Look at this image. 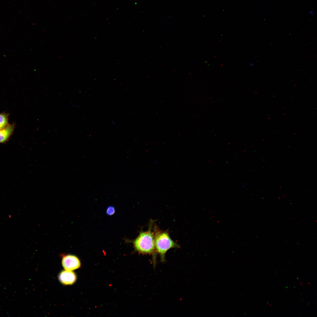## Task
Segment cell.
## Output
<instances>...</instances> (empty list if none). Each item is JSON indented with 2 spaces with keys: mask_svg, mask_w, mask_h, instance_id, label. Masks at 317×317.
I'll list each match as a JSON object with an SVG mask.
<instances>
[{
  "mask_svg": "<svg viewBox=\"0 0 317 317\" xmlns=\"http://www.w3.org/2000/svg\"><path fill=\"white\" fill-rule=\"evenodd\" d=\"M62 264L65 270L72 271L80 268L81 263L79 259L75 255L62 254Z\"/></svg>",
  "mask_w": 317,
  "mask_h": 317,
  "instance_id": "3957f363",
  "label": "cell"
},
{
  "mask_svg": "<svg viewBox=\"0 0 317 317\" xmlns=\"http://www.w3.org/2000/svg\"><path fill=\"white\" fill-rule=\"evenodd\" d=\"M9 115V113H0V130L4 129L9 124L8 123Z\"/></svg>",
  "mask_w": 317,
  "mask_h": 317,
  "instance_id": "8992f818",
  "label": "cell"
},
{
  "mask_svg": "<svg viewBox=\"0 0 317 317\" xmlns=\"http://www.w3.org/2000/svg\"><path fill=\"white\" fill-rule=\"evenodd\" d=\"M59 279L63 284L68 285L74 284L76 281L77 277L75 274L72 271L64 270L59 274Z\"/></svg>",
  "mask_w": 317,
  "mask_h": 317,
  "instance_id": "277c9868",
  "label": "cell"
},
{
  "mask_svg": "<svg viewBox=\"0 0 317 317\" xmlns=\"http://www.w3.org/2000/svg\"><path fill=\"white\" fill-rule=\"evenodd\" d=\"M15 127V124H9L6 128L0 130V144L6 143L12 134Z\"/></svg>",
  "mask_w": 317,
  "mask_h": 317,
  "instance_id": "5b68a950",
  "label": "cell"
},
{
  "mask_svg": "<svg viewBox=\"0 0 317 317\" xmlns=\"http://www.w3.org/2000/svg\"><path fill=\"white\" fill-rule=\"evenodd\" d=\"M115 212V208L113 206H108L106 210V214L108 216H111L114 215Z\"/></svg>",
  "mask_w": 317,
  "mask_h": 317,
  "instance_id": "52a82bcc",
  "label": "cell"
},
{
  "mask_svg": "<svg viewBox=\"0 0 317 317\" xmlns=\"http://www.w3.org/2000/svg\"><path fill=\"white\" fill-rule=\"evenodd\" d=\"M154 221L151 220L147 231H141L138 236L132 241L135 250L139 253L152 256L154 266L156 265V254L153 229Z\"/></svg>",
  "mask_w": 317,
  "mask_h": 317,
  "instance_id": "6da1fadb",
  "label": "cell"
},
{
  "mask_svg": "<svg viewBox=\"0 0 317 317\" xmlns=\"http://www.w3.org/2000/svg\"><path fill=\"white\" fill-rule=\"evenodd\" d=\"M153 229L156 251L159 255L161 261L164 262L165 261L166 254L169 249L179 248L180 246L171 239L167 231L160 230L154 223Z\"/></svg>",
  "mask_w": 317,
  "mask_h": 317,
  "instance_id": "7a4b0ae2",
  "label": "cell"
},
{
  "mask_svg": "<svg viewBox=\"0 0 317 317\" xmlns=\"http://www.w3.org/2000/svg\"><path fill=\"white\" fill-rule=\"evenodd\" d=\"M247 183H245L243 184L242 186V188H244L247 186Z\"/></svg>",
  "mask_w": 317,
  "mask_h": 317,
  "instance_id": "ba28073f",
  "label": "cell"
}]
</instances>
